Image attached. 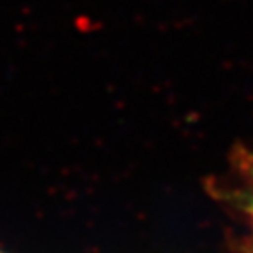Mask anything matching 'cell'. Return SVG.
Returning <instances> with one entry per match:
<instances>
[{
	"mask_svg": "<svg viewBox=\"0 0 253 253\" xmlns=\"http://www.w3.org/2000/svg\"><path fill=\"white\" fill-rule=\"evenodd\" d=\"M252 199H253V197H252Z\"/></svg>",
	"mask_w": 253,
	"mask_h": 253,
	"instance_id": "obj_1",
	"label": "cell"
}]
</instances>
